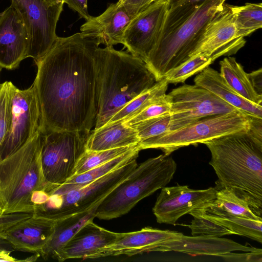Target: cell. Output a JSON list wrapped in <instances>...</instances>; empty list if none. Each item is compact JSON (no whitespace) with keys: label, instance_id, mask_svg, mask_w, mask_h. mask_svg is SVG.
<instances>
[{"label":"cell","instance_id":"cell-37","mask_svg":"<svg viewBox=\"0 0 262 262\" xmlns=\"http://www.w3.org/2000/svg\"><path fill=\"white\" fill-rule=\"evenodd\" d=\"M227 261L236 262H261L262 250L256 251L244 252V253L230 252L221 256Z\"/></svg>","mask_w":262,"mask_h":262},{"label":"cell","instance_id":"cell-41","mask_svg":"<svg viewBox=\"0 0 262 262\" xmlns=\"http://www.w3.org/2000/svg\"><path fill=\"white\" fill-rule=\"evenodd\" d=\"M250 82L256 92L262 96V69H259L248 73Z\"/></svg>","mask_w":262,"mask_h":262},{"label":"cell","instance_id":"cell-27","mask_svg":"<svg viewBox=\"0 0 262 262\" xmlns=\"http://www.w3.org/2000/svg\"><path fill=\"white\" fill-rule=\"evenodd\" d=\"M202 214L213 222L232 231L234 234L246 236L259 243L262 242V221L229 214L217 211H204Z\"/></svg>","mask_w":262,"mask_h":262},{"label":"cell","instance_id":"cell-32","mask_svg":"<svg viewBox=\"0 0 262 262\" xmlns=\"http://www.w3.org/2000/svg\"><path fill=\"white\" fill-rule=\"evenodd\" d=\"M138 145V144L99 151L86 150L79 159L73 176L83 173L120 156L133 149Z\"/></svg>","mask_w":262,"mask_h":262},{"label":"cell","instance_id":"cell-11","mask_svg":"<svg viewBox=\"0 0 262 262\" xmlns=\"http://www.w3.org/2000/svg\"><path fill=\"white\" fill-rule=\"evenodd\" d=\"M41 116L35 89H12L11 116L7 133L0 146V161L19 150L41 131Z\"/></svg>","mask_w":262,"mask_h":262},{"label":"cell","instance_id":"cell-30","mask_svg":"<svg viewBox=\"0 0 262 262\" xmlns=\"http://www.w3.org/2000/svg\"><path fill=\"white\" fill-rule=\"evenodd\" d=\"M238 34L245 37L262 27L261 3H246L243 6L231 5Z\"/></svg>","mask_w":262,"mask_h":262},{"label":"cell","instance_id":"cell-44","mask_svg":"<svg viewBox=\"0 0 262 262\" xmlns=\"http://www.w3.org/2000/svg\"><path fill=\"white\" fill-rule=\"evenodd\" d=\"M1 68L0 67V71H1Z\"/></svg>","mask_w":262,"mask_h":262},{"label":"cell","instance_id":"cell-6","mask_svg":"<svg viewBox=\"0 0 262 262\" xmlns=\"http://www.w3.org/2000/svg\"><path fill=\"white\" fill-rule=\"evenodd\" d=\"M171 157L164 154L140 163L101 202L96 217L110 220L127 213L141 200L168 184L177 169Z\"/></svg>","mask_w":262,"mask_h":262},{"label":"cell","instance_id":"cell-4","mask_svg":"<svg viewBox=\"0 0 262 262\" xmlns=\"http://www.w3.org/2000/svg\"><path fill=\"white\" fill-rule=\"evenodd\" d=\"M96 57L98 111L94 130L107 124L126 104L157 82L145 62L127 51L99 47Z\"/></svg>","mask_w":262,"mask_h":262},{"label":"cell","instance_id":"cell-39","mask_svg":"<svg viewBox=\"0 0 262 262\" xmlns=\"http://www.w3.org/2000/svg\"><path fill=\"white\" fill-rule=\"evenodd\" d=\"M63 2L77 12L80 18L88 20L92 17L88 12V0H63Z\"/></svg>","mask_w":262,"mask_h":262},{"label":"cell","instance_id":"cell-28","mask_svg":"<svg viewBox=\"0 0 262 262\" xmlns=\"http://www.w3.org/2000/svg\"><path fill=\"white\" fill-rule=\"evenodd\" d=\"M200 209L204 211H222L231 215L262 221V217L256 215L246 202L228 188L217 190L215 198Z\"/></svg>","mask_w":262,"mask_h":262},{"label":"cell","instance_id":"cell-33","mask_svg":"<svg viewBox=\"0 0 262 262\" xmlns=\"http://www.w3.org/2000/svg\"><path fill=\"white\" fill-rule=\"evenodd\" d=\"M189 214L194 217L191 224L188 225L191 229L192 236L207 235L221 237L234 234L232 231L223 226L204 217L197 209L191 211Z\"/></svg>","mask_w":262,"mask_h":262},{"label":"cell","instance_id":"cell-42","mask_svg":"<svg viewBox=\"0 0 262 262\" xmlns=\"http://www.w3.org/2000/svg\"><path fill=\"white\" fill-rule=\"evenodd\" d=\"M168 8L174 7L186 4H194L207 0H166Z\"/></svg>","mask_w":262,"mask_h":262},{"label":"cell","instance_id":"cell-23","mask_svg":"<svg viewBox=\"0 0 262 262\" xmlns=\"http://www.w3.org/2000/svg\"><path fill=\"white\" fill-rule=\"evenodd\" d=\"M139 139L135 129L122 122L106 124L91 130L87 141V150H104L138 144Z\"/></svg>","mask_w":262,"mask_h":262},{"label":"cell","instance_id":"cell-2","mask_svg":"<svg viewBox=\"0 0 262 262\" xmlns=\"http://www.w3.org/2000/svg\"><path fill=\"white\" fill-rule=\"evenodd\" d=\"M217 190L228 188L262 216V140L249 130L207 141Z\"/></svg>","mask_w":262,"mask_h":262},{"label":"cell","instance_id":"cell-15","mask_svg":"<svg viewBox=\"0 0 262 262\" xmlns=\"http://www.w3.org/2000/svg\"><path fill=\"white\" fill-rule=\"evenodd\" d=\"M217 191L215 187L202 190L188 185L165 186L161 189L152 211L158 223L175 225L183 215L213 200Z\"/></svg>","mask_w":262,"mask_h":262},{"label":"cell","instance_id":"cell-14","mask_svg":"<svg viewBox=\"0 0 262 262\" xmlns=\"http://www.w3.org/2000/svg\"><path fill=\"white\" fill-rule=\"evenodd\" d=\"M245 43V38L238 33L231 5L225 3L207 24L191 57L201 54L214 61L221 56L235 54Z\"/></svg>","mask_w":262,"mask_h":262},{"label":"cell","instance_id":"cell-12","mask_svg":"<svg viewBox=\"0 0 262 262\" xmlns=\"http://www.w3.org/2000/svg\"><path fill=\"white\" fill-rule=\"evenodd\" d=\"M168 95L171 100L168 132L181 128L208 116L239 111L196 84L183 85L173 89Z\"/></svg>","mask_w":262,"mask_h":262},{"label":"cell","instance_id":"cell-7","mask_svg":"<svg viewBox=\"0 0 262 262\" xmlns=\"http://www.w3.org/2000/svg\"><path fill=\"white\" fill-rule=\"evenodd\" d=\"M134 158L122 166L84 187L58 194L43 187L33 192L32 215L57 221L71 215L85 212L98 206L103 199L127 178L138 166Z\"/></svg>","mask_w":262,"mask_h":262},{"label":"cell","instance_id":"cell-24","mask_svg":"<svg viewBox=\"0 0 262 262\" xmlns=\"http://www.w3.org/2000/svg\"><path fill=\"white\" fill-rule=\"evenodd\" d=\"M140 150L138 144L136 147L120 156L87 171L71 177L62 185L52 184L44 189L49 192L62 194L73 189L82 188L122 166L133 159L137 158Z\"/></svg>","mask_w":262,"mask_h":262},{"label":"cell","instance_id":"cell-34","mask_svg":"<svg viewBox=\"0 0 262 262\" xmlns=\"http://www.w3.org/2000/svg\"><path fill=\"white\" fill-rule=\"evenodd\" d=\"M170 113L140 122L133 126L139 142L157 137L169 130Z\"/></svg>","mask_w":262,"mask_h":262},{"label":"cell","instance_id":"cell-29","mask_svg":"<svg viewBox=\"0 0 262 262\" xmlns=\"http://www.w3.org/2000/svg\"><path fill=\"white\" fill-rule=\"evenodd\" d=\"M168 84L163 77L126 104L111 118L107 124L124 122L137 115L155 100L166 94Z\"/></svg>","mask_w":262,"mask_h":262},{"label":"cell","instance_id":"cell-22","mask_svg":"<svg viewBox=\"0 0 262 262\" xmlns=\"http://www.w3.org/2000/svg\"><path fill=\"white\" fill-rule=\"evenodd\" d=\"M194 82L246 115L262 118V106L252 103L240 96L214 69L206 67L194 78Z\"/></svg>","mask_w":262,"mask_h":262},{"label":"cell","instance_id":"cell-18","mask_svg":"<svg viewBox=\"0 0 262 262\" xmlns=\"http://www.w3.org/2000/svg\"><path fill=\"white\" fill-rule=\"evenodd\" d=\"M55 223L32 215L9 228L5 232V238L14 250L40 256L54 233Z\"/></svg>","mask_w":262,"mask_h":262},{"label":"cell","instance_id":"cell-20","mask_svg":"<svg viewBox=\"0 0 262 262\" xmlns=\"http://www.w3.org/2000/svg\"><path fill=\"white\" fill-rule=\"evenodd\" d=\"M87 222L59 251L54 260L88 259L102 248L113 243L118 233L104 229L93 222Z\"/></svg>","mask_w":262,"mask_h":262},{"label":"cell","instance_id":"cell-16","mask_svg":"<svg viewBox=\"0 0 262 262\" xmlns=\"http://www.w3.org/2000/svg\"><path fill=\"white\" fill-rule=\"evenodd\" d=\"M183 233L174 231L164 230L146 227L141 230L125 233H118L115 241L90 256L88 259H95L126 255L141 254L155 252L162 243L179 239Z\"/></svg>","mask_w":262,"mask_h":262},{"label":"cell","instance_id":"cell-3","mask_svg":"<svg viewBox=\"0 0 262 262\" xmlns=\"http://www.w3.org/2000/svg\"><path fill=\"white\" fill-rule=\"evenodd\" d=\"M226 0H207L168 8L158 40L145 63L157 81L187 60L205 28Z\"/></svg>","mask_w":262,"mask_h":262},{"label":"cell","instance_id":"cell-31","mask_svg":"<svg viewBox=\"0 0 262 262\" xmlns=\"http://www.w3.org/2000/svg\"><path fill=\"white\" fill-rule=\"evenodd\" d=\"M213 61L210 57L198 54L168 72L164 78L169 84L183 83L189 77L209 67Z\"/></svg>","mask_w":262,"mask_h":262},{"label":"cell","instance_id":"cell-9","mask_svg":"<svg viewBox=\"0 0 262 262\" xmlns=\"http://www.w3.org/2000/svg\"><path fill=\"white\" fill-rule=\"evenodd\" d=\"M42 133L41 164L46 182L57 185L74 175L77 162L87 150L89 133L47 130Z\"/></svg>","mask_w":262,"mask_h":262},{"label":"cell","instance_id":"cell-43","mask_svg":"<svg viewBox=\"0 0 262 262\" xmlns=\"http://www.w3.org/2000/svg\"><path fill=\"white\" fill-rule=\"evenodd\" d=\"M46 2L51 4H57L59 3H63V0H45ZM64 4V3H63Z\"/></svg>","mask_w":262,"mask_h":262},{"label":"cell","instance_id":"cell-36","mask_svg":"<svg viewBox=\"0 0 262 262\" xmlns=\"http://www.w3.org/2000/svg\"><path fill=\"white\" fill-rule=\"evenodd\" d=\"M13 85L8 81L0 84V146L10 125Z\"/></svg>","mask_w":262,"mask_h":262},{"label":"cell","instance_id":"cell-38","mask_svg":"<svg viewBox=\"0 0 262 262\" xmlns=\"http://www.w3.org/2000/svg\"><path fill=\"white\" fill-rule=\"evenodd\" d=\"M157 0H119L128 14L134 17Z\"/></svg>","mask_w":262,"mask_h":262},{"label":"cell","instance_id":"cell-10","mask_svg":"<svg viewBox=\"0 0 262 262\" xmlns=\"http://www.w3.org/2000/svg\"><path fill=\"white\" fill-rule=\"evenodd\" d=\"M10 1L27 31V57L32 58L36 62L49 51L58 37L56 29L63 3L51 4L45 0Z\"/></svg>","mask_w":262,"mask_h":262},{"label":"cell","instance_id":"cell-26","mask_svg":"<svg viewBox=\"0 0 262 262\" xmlns=\"http://www.w3.org/2000/svg\"><path fill=\"white\" fill-rule=\"evenodd\" d=\"M220 74L227 84L237 94L248 101L261 105L262 96L253 87L249 76L243 67L233 57L224 58L220 62Z\"/></svg>","mask_w":262,"mask_h":262},{"label":"cell","instance_id":"cell-19","mask_svg":"<svg viewBox=\"0 0 262 262\" xmlns=\"http://www.w3.org/2000/svg\"><path fill=\"white\" fill-rule=\"evenodd\" d=\"M259 249L226 238L207 235L189 236L183 234L179 239L161 244L155 252L176 251L190 255L221 257L236 251L251 252Z\"/></svg>","mask_w":262,"mask_h":262},{"label":"cell","instance_id":"cell-40","mask_svg":"<svg viewBox=\"0 0 262 262\" xmlns=\"http://www.w3.org/2000/svg\"><path fill=\"white\" fill-rule=\"evenodd\" d=\"M14 251L10 243L5 238L0 237V261H18L17 260L10 255Z\"/></svg>","mask_w":262,"mask_h":262},{"label":"cell","instance_id":"cell-17","mask_svg":"<svg viewBox=\"0 0 262 262\" xmlns=\"http://www.w3.org/2000/svg\"><path fill=\"white\" fill-rule=\"evenodd\" d=\"M28 42L22 18L11 5L0 13V67L17 68L27 58Z\"/></svg>","mask_w":262,"mask_h":262},{"label":"cell","instance_id":"cell-35","mask_svg":"<svg viewBox=\"0 0 262 262\" xmlns=\"http://www.w3.org/2000/svg\"><path fill=\"white\" fill-rule=\"evenodd\" d=\"M171 109V98L168 94H165L155 100L137 115L122 122L132 126L140 122L169 114Z\"/></svg>","mask_w":262,"mask_h":262},{"label":"cell","instance_id":"cell-8","mask_svg":"<svg viewBox=\"0 0 262 262\" xmlns=\"http://www.w3.org/2000/svg\"><path fill=\"white\" fill-rule=\"evenodd\" d=\"M250 116L237 111L208 116L181 128L139 142L141 150L157 148L169 156L174 151L189 145H196L227 135L248 131Z\"/></svg>","mask_w":262,"mask_h":262},{"label":"cell","instance_id":"cell-13","mask_svg":"<svg viewBox=\"0 0 262 262\" xmlns=\"http://www.w3.org/2000/svg\"><path fill=\"white\" fill-rule=\"evenodd\" d=\"M168 9L166 0H157L132 17L122 42L128 52L145 62L158 40Z\"/></svg>","mask_w":262,"mask_h":262},{"label":"cell","instance_id":"cell-21","mask_svg":"<svg viewBox=\"0 0 262 262\" xmlns=\"http://www.w3.org/2000/svg\"><path fill=\"white\" fill-rule=\"evenodd\" d=\"M132 17L121 2L111 4L100 15L92 16L80 27V32L98 38L100 44L113 47L122 43Z\"/></svg>","mask_w":262,"mask_h":262},{"label":"cell","instance_id":"cell-25","mask_svg":"<svg viewBox=\"0 0 262 262\" xmlns=\"http://www.w3.org/2000/svg\"><path fill=\"white\" fill-rule=\"evenodd\" d=\"M97 207L56 221L54 233L42 249L40 256L45 260L54 259L59 251L78 230L87 222L96 217Z\"/></svg>","mask_w":262,"mask_h":262},{"label":"cell","instance_id":"cell-1","mask_svg":"<svg viewBox=\"0 0 262 262\" xmlns=\"http://www.w3.org/2000/svg\"><path fill=\"white\" fill-rule=\"evenodd\" d=\"M98 38L81 32L57 37L39 61L35 89L41 131L89 133L98 111Z\"/></svg>","mask_w":262,"mask_h":262},{"label":"cell","instance_id":"cell-5","mask_svg":"<svg viewBox=\"0 0 262 262\" xmlns=\"http://www.w3.org/2000/svg\"><path fill=\"white\" fill-rule=\"evenodd\" d=\"M40 131L17 151L0 161V216L32 213V193L47 183L41 164Z\"/></svg>","mask_w":262,"mask_h":262}]
</instances>
